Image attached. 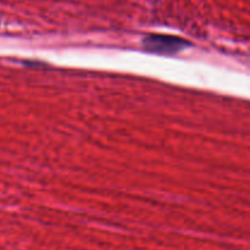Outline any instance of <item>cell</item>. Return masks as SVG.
I'll use <instances>...</instances> for the list:
<instances>
[{
  "label": "cell",
  "instance_id": "1",
  "mask_svg": "<svg viewBox=\"0 0 250 250\" xmlns=\"http://www.w3.org/2000/svg\"><path fill=\"white\" fill-rule=\"evenodd\" d=\"M189 45L190 43L186 39L168 34H149L143 39V46L146 50L166 55H172Z\"/></svg>",
  "mask_w": 250,
  "mask_h": 250
}]
</instances>
